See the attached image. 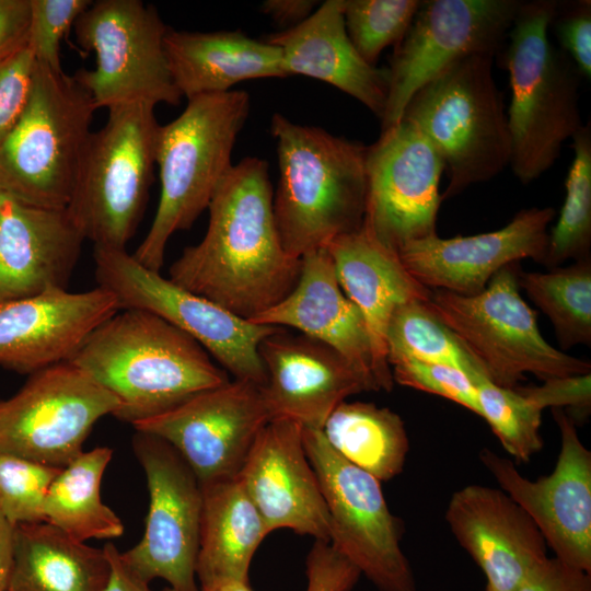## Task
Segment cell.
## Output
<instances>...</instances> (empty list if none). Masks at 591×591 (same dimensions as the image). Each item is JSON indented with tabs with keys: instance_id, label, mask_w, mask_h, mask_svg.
I'll use <instances>...</instances> for the list:
<instances>
[{
	"instance_id": "1",
	"label": "cell",
	"mask_w": 591,
	"mask_h": 591,
	"mask_svg": "<svg viewBox=\"0 0 591 591\" xmlns=\"http://www.w3.org/2000/svg\"><path fill=\"white\" fill-rule=\"evenodd\" d=\"M208 210L205 236L183 251L169 279L251 321L286 298L301 270L278 233L267 162L248 157L233 164Z\"/></svg>"
},
{
	"instance_id": "2",
	"label": "cell",
	"mask_w": 591,
	"mask_h": 591,
	"mask_svg": "<svg viewBox=\"0 0 591 591\" xmlns=\"http://www.w3.org/2000/svg\"><path fill=\"white\" fill-rule=\"evenodd\" d=\"M69 361L116 396L113 416L131 425L230 381L195 339L140 309L117 311Z\"/></svg>"
},
{
	"instance_id": "3",
	"label": "cell",
	"mask_w": 591,
	"mask_h": 591,
	"mask_svg": "<svg viewBox=\"0 0 591 591\" xmlns=\"http://www.w3.org/2000/svg\"><path fill=\"white\" fill-rule=\"evenodd\" d=\"M279 179L274 216L286 252L298 259L362 227L367 148L361 142L292 123L270 121Z\"/></svg>"
},
{
	"instance_id": "4",
	"label": "cell",
	"mask_w": 591,
	"mask_h": 591,
	"mask_svg": "<svg viewBox=\"0 0 591 591\" xmlns=\"http://www.w3.org/2000/svg\"><path fill=\"white\" fill-rule=\"evenodd\" d=\"M557 5L555 0L522 1L501 50L511 89L506 112L509 165L523 184L549 170L564 142L583 126L579 108L582 77L549 39Z\"/></svg>"
},
{
	"instance_id": "5",
	"label": "cell",
	"mask_w": 591,
	"mask_h": 591,
	"mask_svg": "<svg viewBox=\"0 0 591 591\" xmlns=\"http://www.w3.org/2000/svg\"><path fill=\"white\" fill-rule=\"evenodd\" d=\"M246 91L200 94L182 114L159 128L155 164L160 198L150 229L132 254L144 267L160 271L166 244L189 229L233 166L232 151L250 114Z\"/></svg>"
},
{
	"instance_id": "6",
	"label": "cell",
	"mask_w": 591,
	"mask_h": 591,
	"mask_svg": "<svg viewBox=\"0 0 591 591\" xmlns=\"http://www.w3.org/2000/svg\"><path fill=\"white\" fill-rule=\"evenodd\" d=\"M493 55H471L420 88L402 119L433 144L449 184L441 199L487 182L510 163L511 140L503 97L493 76Z\"/></svg>"
},
{
	"instance_id": "7",
	"label": "cell",
	"mask_w": 591,
	"mask_h": 591,
	"mask_svg": "<svg viewBox=\"0 0 591 591\" xmlns=\"http://www.w3.org/2000/svg\"><path fill=\"white\" fill-rule=\"evenodd\" d=\"M154 107H111L105 125L88 138L66 211L94 246L126 248L143 217L160 128Z\"/></svg>"
},
{
	"instance_id": "8",
	"label": "cell",
	"mask_w": 591,
	"mask_h": 591,
	"mask_svg": "<svg viewBox=\"0 0 591 591\" xmlns=\"http://www.w3.org/2000/svg\"><path fill=\"white\" fill-rule=\"evenodd\" d=\"M96 109L72 76L35 61L26 106L0 142V192L66 209Z\"/></svg>"
},
{
	"instance_id": "9",
	"label": "cell",
	"mask_w": 591,
	"mask_h": 591,
	"mask_svg": "<svg viewBox=\"0 0 591 591\" xmlns=\"http://www.w3.org/2000/svg\"><path fill=\"white\" fill-rule=\"evenodd\" d=\"M519 263L497 271L478 293L433 290L431 312L454 334L494 384L514 389L529 372L545 381L591 373L589 361L551 346L537 314L520 294Z\"/></svg>"
},
{
	"instance_id": "10",
	"label": "cell",
	"mask_w": 591,
	"mask_h": 591,
	"mask_svg": "<svg viewBox=\"0 0 591 591\" xmlns=\"http://www.w3.org/2000/svg\"><path fill=\"white\" fill-rule=\"evenodd\" d=\"M93 256L97 285L115 296L119 310L140 309L162 317L195 339L236 380L265 384L258 348L282 327L235 315L144 267L126 248L94 246Z\"/></svg>"
},
{
	"instance_id": "11",
	"label": "cell",
	"mask_w": 591,
	"mask_h": 591,
	"mask_svg": "<svg viewBox=\"0 0 591 591\" xmlns=\"http://www.w3.org/2000/svg\"><path fill=\"white\" fill-rule=\"evenodd\" d=\"M169 27L153 5L140 0H97L78 18L74 32L84 50L94 51L95 68L72 77L96 108L146 102L177 105L164 50Z\"/></svg>"
},
{
	"instance_id": "12",
	"label": "cell",
	"mask_w": 591,
	"mask_h": 591,
	"mask_svg": "<svg viewBox=\"0 0 591 591\" xmlns=\"http://www.w3.org/2000/svg\"><path fill=\"white\" fill-rule=\"evenodd\" d=\"M303 444L328 511L329 542L380 591H416L402 523L381 482L340 456L322 430L303 428Z\"/></svg>"
},
{
	"instance_id": "13",
	"label": "cell",
	"mask_w": 591,
	"mask_h": 591,
	"mask_svg": "<svg viewBox=\"0 0 591 591\" xmlns=\"http://www.w3.org/2000/svg\"><path fill=\"white\" fill-rule=\"evenodd\" d=\"M118 407L116 396L74 363L45 368L0 399V451L62 468L83 452L95 422Z\"/></svg>"
},
{
	"instance_id": "14",
	"label": "cell",
	"mask_w": 591,
	"mask_h": 591,
	"mask_svg": "<svg viewBox=\"0 0 591 591\" xmlns=\"http://www.w3.org/2000/svg\"><path fill=\"white\" fill-rule=\"evenodd\" d=\"M519 0H421L390 58L382 129L397 124L413 95L443 70L471 55L499 54Z\"/></svg>"
},
{
	"instance_id": "15",
	"label": "cell",
	"mask_w": 591,
	"mask_h": 591,
	"mask_svg": "<svg viewBox=\"0 0 591 591\" xmlns=\"http://www.w3.org/2000/svg\"><path fill=\"white\" fill-rule=\"evenodd\" d=\"M132 447L147 478L149 510L142 538L120 553L121 560L148 583L163 579L173 591H199L201 485L163 439L136 431Z\"/></svg>"
},
{
	"instance_id": "16",
	"label": "cell",
	"mask_w": 591,
	"mask_h": 591,
	"mask_svg": "<svg viewBox=\"0 0 591 591\" xmlns=\"http://www.w3.org/2000/svg\"><path fill=\"white\" fill-rule=\"evenodd\" d=\"M367 200L362 228L385 247L437 234L444 163L427 137L401 119L367 148Z\"/></svg>"
},
{
	"instance_id": "17",
	"label": "cell",
	"mask_w": 591,
	"mask_h": 591,
	"mask_svg": "<svg viewBox=\"0 0 591 591\" xmlns=\"http://www.w3.org/2000/svg\"><path fill=\"white\" fill-rule=\"evenodd\" d=\"M552 410L560 450L551 474L529 479L512 460L488 449L479 459L500 489L532 519L554 557L591 573V451L572 418L563 409Z\"/></svg>"
},
{
	"instance_id": "18",
	"label": "cell",
	"mask_w": 591,
	"mask_h": 591,
	"mask_svg": "<svg viewBox=\"0 0 591 591\" xmlns=\"http://www.w3.org/2000/svg\"><path fill=\"white\" fill-rule=\"evenodd\" d=\"M268 421L262 386L234 379L132 426L172 445L205 484L237 476Z\"/></svg>"
},
{
	"instance_id": "19",
	"label": "cell",
	"mask_w": 591,
	"mask_h": 591,
	"mask_svg": "<svg viewBox=\"0 0 591 591\" xmlns=\"http://www.w3.org/2000/svg\"><path fill=\"white\" fill-rule=\"evenodd\" d=\"M551 207L522 209L503 228L451 239L438 234L410 242L398 252L406 270L428 289L471 296L480 292L507 265L532 258L543 263Z\"/></svg>"
},
{
	"instance_id": "20",
	"label": "cell",
	"mask_w": 591,
	"mask_h": 591,
	"mask_svg": "<svg viewBox=\"0 0 591 591\" xmlns=\"http://www.w3.org/2000/svg\"><path fill=\"white\" fill-rule=\"evenodd\" d=\"M258 352L266 370L262 386L269 419H288L322 430L333 410L349 396L373 391L340 354L286 328L267 336Z\"/></svg>"
},
{
	"instance_id": "21",
	"label": "cell",
	"mask_w": 591,
	"mask_h": 591,
	"mask_svg": "<svg viewBox=\"0 0 591 591\" xmlns=\"http://www.w3.org/2000/svg\"><path fill=\"white\" fill-rule=\"evenodd\" d=\"M119 311L115 296L96 287L84 292L50 289L0 303V366L33 374L66 362L89 336Z\"/></svg>"
},
{
	"instance_id": "22",
	"label": "cell",
	"mask_w": 591,
	"mask_h": 591,
	"mask_svg": "<svg viewBox=\"0 0 591 591\" xmlns=\"http://www.w3.org/2000/svg\"><path fill=\"white\" fill-rule=\"evenodd\" d=\"M269 534L290 529L329 541V515L306 456L303 427L273 419L262 429L239 473Z\"/></svg>"
},
{
	"instance_id": "23",
	"label": "cell",
	"mask_w": 591,
	"mask_h": 591,
	"mask_svg": "<svg viewBox=\"0 0 591 591\" xmlns=\"http://www.w3.org/2000/svg\"><path fill=\"white\" fill-rule=\"evenodd\" d=\"M444 515L457 543L484 572L486 591H517L547 557L532 519L499 488L466 485L453 493Z\"/></svg>"
},
{
	"instance_id": "24",
	"label": "cell",
	"mask_w": 591,
	"mask_h": 591,
	"mask_svg": "<svg viewBox=\"0 0 591 591\" xmlns=\"http://www.w3.org/2000/svg\"><path fill=\"white\" fill-rule=\"evenodd\" d=\"M84 241L66 209L0 192V303L67 289Z\"/></svg>"
},
{
	"instance_id": "25",
	"label": "cell",
	"mask_w": 591,
	"mask_h": 591,
	"mask_svg": "<svg viewBox=\"0 0 591 591\" xmlns=\"http://www.w3.org/2000/svg\"><path fill=\"white\" fill-rule=\"evenodd\" d=\"M251 322L294 328L336 350L380 391L373 351L364 318L343 291L326 247L301 258L292 291Z\"/></svg>"
},
{
	"instance_id": "26",
	"label": "cell",
	"mask_w": 591,
	"mask_h": 591,
	"mask_svg": "<svg viewBox=\"0 0 591 591\" xmlns=\"http://www.w3.org/2000/svg\"><path fill=\"white\" fill-rule=\"evenodd\" d=\"M326 248L343 291L367 324L379 389L390 392L394 381L385 341L389 322L397 308L414 300L428 301L432 290L406 270L396 252L362 227L336 237Z\"/></svg>"
},
{
	"instance_id": "27",
	"label": "cell",
	"mask_w": 591,
	"mask_h": 591,
	"mask_svg": "<svg viewBox=\"0 0 591 591\" xmlns=\"http://www.w3.org/2000/svg\"><path fill=\"white\" fill-rule=\"evenodd\" d=\"M265 40L280 48L287 77L301 74L328 83L382 119L389 72L368 63L352 45L344 22V0L324 1L302 23Z\"/></svg>"
},
{
	"instance_id": "28",
	"label": "cell",
	"mask_w": 591,
	"mask_h": 591,
	"mask_svg": "<svg viewBox=\"0 0 591 591\" xmlns=\"http://www.w3.org/2000/svg\"><path fill=\"white\" fill-rule=\"evenodd\" d=\"M164 50L173 82L187 100L231 91L245 80L287 77L280 48L241 31L169 28Z\"/></svg>"
},
{
	"instance_id": "29",
	"label": "cell",
	"mask_w": 591,
	"mask_h": 591,
	"mask_svg": "<svg viewBox=\"0 0 591 591\" xmlns=\"http://www.w3.org/2000/svg\"><path fill=\"white\" fill-rule=\"evenodd\" d=\"M109 573L104 547L76 541L46 522L13 526L8 591H104Z\"/></svg>"
},
{
	"instance_id": "30",
	"label": "cell",
	"mask_w": 591,
	"mask_h": 591,
	"mask_svg": "<svg viewBox=\"0 0 591 591\" xmlns=\"http://www.w3.org/2000/svg\"><path fill=\"white\" fill-rule=\"evenodd\" d=\"M202 507L196 576L199 582H248L253 556L269 534L239 476L200 484Z\"/></svg>"
},
{
	"instance_id": "31",
	"label": "cell",
	"mask_w": 591,
	"mask_h": 591,
	"mask_svg": "<svg viewBox=\"0 0 591 591\" xmlns=\"http://www.w3.org/2000/svg\"><path fill=\"white\" fill-rule=\"evenodd\" d=\"M113 451L99 447L62 467L43 502V522L71 538L112 540L124 533L119 517L101 498L102 477Z\"/></svg>"
},
{
	"instance_id": "32",
	"label": "cell",
	"mask_w": 591,
	"mask_h": 591,
	"mask_svg": "<svg viewBox=\"0 0 591 591\" xmlns=\"http://www.w3.org/2000/svg\"><path fill=\"white\" fill-rule=\"evenodd\" d=\"M322 432L340 456L380 482L403 472L409 440L403 419L390 408L345 401L328 416Z\"/></svg>"
},
{
	"instance_id": "33",
	"label": "cell",
	"mask_w": 591,
	"mask_h": 591,
	"mask_svg": "<svg viewBox=\"0 0 591 591\" xmlns=\"http://www.w3.org/2000/svg\"><path fill=\"white\" fill-rule=\"evenodd\" d=\"M519 283L551 320L563 348L591 345V259L547 273H523Z\"/></svg>"
},
{
	"instance_id": "34",
	"label": "cell",
	"mask_w": 591,
	"mask_h": 591,
	"mask_svg": "<svg viewBox=\"0 0 591 591\" xmlns=\"http://www.w3.org/2000/svg\"><path fill=\"white\" fill-rule=\"evenodd\" d=\"M387 362L403 358L456 368L474 381L485 375L454 334L431 312L427 301L397 308L385 335Z\"/></svg>"
},
{
	"instance_id": "35",
	"label": "cell",
	"mask_w": 591,
	"mask_h": 591,
	"mask_svg": "<svg viewBox=\"0 0 591 591\" xmlns=\"http://www.w3.org/2000/svg\"><path fill=\"white\" fill-rule=\"evenodd\" d=\"M573 160L566 177V197L548 233L542 264L557 267L567 259L590 257L591 246V128L583 125L571 138Z\"/></svg>"
},
{
	"instance_id": "36",
	"label": "cell",
	"mask_w": 591,
	"mask_h": 591,
	"mask_svg": "<svg viewBox=\"0 0 591 591\" xmlns=\"http://www.w3.org/2000/svg\"><path fill=\"white\" fill-rule=\"evenodd\" d=\"M480 417L517 462H529L543 448V410L515 389L498 386L485 375L474 381Z\"/></svg>"
},
{
	"instance_id": "37",
	"label": "cell",
	"mask_w": 591,
	"mask_h": 591,
	"mask_svg": "<svg viewBox=\"0 0 591 591\" xmlns=\"http://www.w3.org/2000/svg\"><path fill=\"white\" fill-rule=\"evenodd\" d=\"M421 0H344L346 32L359 55L375 66L404 37Z\"/></svg>"
},
{
	"instance_id": "38",
	"label": "cell",
	"mask_w": 591,
	"mask_h": 591,
	"mask_svg": "<svg viewBox=\"0 0 591 591\" xmlns=\"http://www.w3.org/2000/svg\"><path fill=\"white\" fill-rule=\"evenodd\" d=\"M60 470L0 451V513L12 526L43 522V502Z\"/></svg>"
},
{
	"instance_id": "39",
	"label": "cell",
	"mask_w": 591,
	"mask_h": 591,
	"mask_svg": "<svg viewBox=\"0 0 591 591\" xmlns=\"http://www.w3.org/2000/svg\"><path fill=\"white\" fill-rule=\"evenodd\" d=\"M27 47L37 63L62 71L60 43L91 0H30Z\"/></svg>"
},
{
	"instance_id": "40",
	"label": "cell",
	"mask_w": 591,
	"mask_h": 591,
	"mask_svg": "<svg viewBox=\"0 0 591 591\" xmlns=\"http://www.w3.org/2000/svg\"><path fill=\"white\" fill-rule=\"evenodd\" d=\"M390 368L394 383L448 398L480 416L477 390L463 371L410 358L393 360Z\"/></svg>"
},
{
	"instance_id": "41",
	"label": "cell",
	"mask_w": 591,
	"mask_h": 591,
	"mask_svg": "<svg viewBox=\"0 0 591 591\" xmlns=\"http://www.w3.org/2000/svg\"><path fill=\"white\" fill-rule=\"evenodd\" d=\"M34 68L35 59L27 46L0 59V142L26 106Z\"/></svg>"
},
{
	"instance_id": "42",
	"label": "cell",
	"mask_w": 591,
	"mask_h": 591,
	"mask_svg": "<svg viewBox=\"0 0 591 591\" xmlns=\"http://www.w3.org/2000/svg\"><path fill=\"white\" fill-rule=\"evenodd\" d=\"M558 2L551 23L560 49L570 58L580 76L591 79V2L589 0L566 4Z\"/></svg>"
},
{
	"instance_id": "43",
	"label": "cell",
	"mask_w": 591,
	"mask_h": 591,
	"mask_svg": "<svg viewBox=\"0 0 591 591\" xmlns=\"http://www.w3.org/2000/svg\"><path fill=\"white\" fill-rule=\"evenodd\" d=\"M534 402L542 410L552 407L564 409L577 424L584 420L591 410V373L552 378L542 385L514 387Z\"/></svg>"
},
{
	"instance_id": "44",
	"label": "cell",
	"mask_w": 591,
	"mask_h": 591,
	"mask_svg": "<svg viewBox=\"0 0 591 591\" xmlns=\"http://www.w3.org/2000/svg\"><path fill=\"white\" fill-rule=\"evenodd\" d=\"M306 591H350L360 570L329 541L315 540L306 558Z\"/></svg>"
},
{
	"instance_id": "45",
	"label": "cell",
	"mask_w": 591,
	"mask_h": 591,
	"mask_svg": "<svg viewBox=\"0 0 591 591\" xmlns=\"http://www.w3.org/2000/svg\"><path fill=\"white\" fill-rule=\"evenodd\" d=\"M517 591H591V573L547 556L528 572Z\"/></svg>"
},
{
	"instance_id": "46",
	"label": "cell",
	"mask_w": 591,
	"mask_h": 591,
	"mask_svg": "<svg viewBox=\"0 0 591 591\" xmlns=\"http://www.w3.org/2000/svg\"><path fill=\"white\" fill-rule=\"evenodd\" d=\"M30 0H0V59L26 47Z\"/></svg>"
},
{
	"instance_id": "47",
	"label": "cell",
	"mask_w": 591,
	"mask_h": 591,
	"mask_svg": "<svg viewBox=\"0 0 591 591\" xmlns=\"http://www.w3.org/2000/svg\"><path fill=\"white\" fill-rule=\"evenodd\" d=\"M317 7L318 2L314 0H266L259 10L277 25L288 30L306 20Z\"/></svg>"
},
{
	"instance_id": "48",
	"label": "cell",
	"mask_w": 591,
	"mask_h": 591,
	"mask_svg": "<svg viewBox=\"0 0 591 591\" xmlns=\"http://www.w3.org/2000/svg\"><path fill=\"white\" fill-rule=\"evenodd\" d=\"M104 549L111 564V573L104 591H151L149 583L123 563L120 552L114 544L106 543Z\"/></svg>"
},
{
	"instance_id": "49",
	"label": "cell",
	"mask_w": 591,
	"mask_h": 591,
	"mask_svg": "<svg viewBox=\"0 0 591 591\" xmlns=\"http://www.w3.org/2000/svg\"><path fill=\"white\" fill-rule=\"evenodd\" d=\"M13 567V526L0 513V591H8Z\"/></svg>"
},
{
	"instance_id": "50",
	"label": "cell",
	"mask_w": 591,
	"mask_h": 591,
	"mask_svg": "<svg viewBox=\"0 0 591 591\" xmlns=\"http://www.w3.org/2000/svg\"><path fill=\"white\" fill-rule=\"evenodd\" d=\"M199 591H252L247 581L215 578L199 582Z\"/></svg>"
},
{
	"instance_id": "51",
	"label": "cell",
	"mask_w": 591,
	"mask_h": 591,
	"mask_svg": "<svg viewBox=\"0 0 591 591\" xmlns=\"http://www.w3.org/2000/svg\"><path fill=\"white\" fill-rule=\"evenodd\" d=\"M162 591H173L171 588L166 587Z\"/></svg>"
}]
</instances>
